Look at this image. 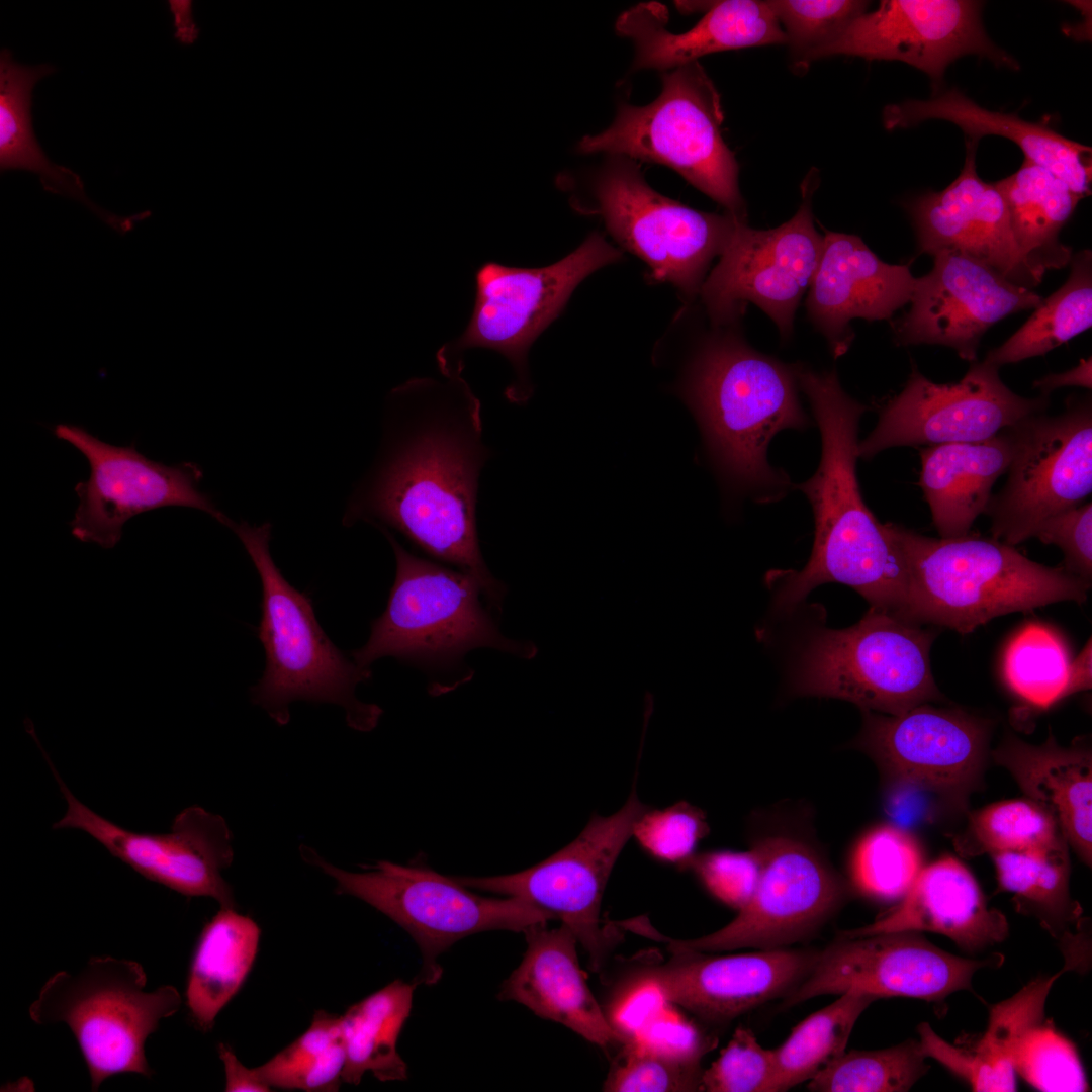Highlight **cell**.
<instances>
[{
  "label": "cell",
  "instance_id": "obj_52",
  "mask_svg": "<svg viewBox=\"0 0 1092 1092\" xmlns=\"http://www.w3.org/2000/svg\"><path fill=\"white\" fill-rule=\"evenodd\" d=\"M921 1050L966 1080L974 1091L1010 1092L1016 1090L1015 1070L1008 1060H983L975 1052L957 1048L939 1037L928 1023L918 1026Z\"/></svg>",
  "mask_w": 1092,
  "mask_h": 1092
},
{
  "label": "cell",
  "instance_id": "obj_25",
  "mask_svg": "<svg viewBox=\"0 0 1092 1092\" xmlns=\"http://www.w3.org/2000/svg\"><path fill=\"white\" fill-rule=\"evenodd\" d=\"M977 145L966 141L964 166L947 187L910 202L918 247L929 255L958 251L1020 286H1036L1043 275L1020 252L1002 194L995 183L983 181L977 173Z\"/></svg>",
  "mask_w": 1092,
  "mask_h": 1092
},
{
  "label": "cell",
  "instance_id": "obj_23",
  "mask_svg": "<svg viewBox=\"0 0 1092 1092\" xmlns=\"http://www.w3.org/2000/svg\"><path fill=\"white\" fill-rule=\"evenodd\" d=\"M931 256L932 269L915 280L909 311L893 326L899 345H942L972 363L990 327L1009 314L1035 309L1043 300L958 251Z\"/></svg>",
  "mask_w": 1092,
  "mask_h": 1092
},
{
  "label": "cell",
  "instance_id": "obj_20",
  "mask_svg": "<svg viewBox=\"0 0 1092 1092\" xmlns=\"http://www.w3.org/2000/svg\"><path fill=\"white\" fill-rule=\"evenodd\" d=\"M999 954L972 960L951 954L919 932H885L843 937L819 950L806 978L786 996L783 1007L826 994L858 991L876 996L942 1001L972 989L974 975L1000 963Z\"/></svg>",
  "mask_w": 1092,
  "mask_h": 1092
},
{
  "label": "cell",
  "instance_id": "obj_42",
  "mask_svg": "<svg viewBox=\"0 0 1092 1092\" xmlns=\"http://www.w3.org/2000/svg\"><path fill=\"white\" fill-rule=\"evenodd\" d=\"M917 839L895 825L871 828L856 841L849 859L853 887L881 901L901 899L923 868Z\"/></svg>",
  "mask_w": 1092,
  "mask_h": 1092
},
{
  "label": "cell",
  "instance_id": "obj_30",
  "mask_svg": "<svg viewBox=\"0 0 1092 1092\" xmlns=\"http://www.w3.org/2000/svg\"><path fill=\"white\" fill-rule=\"evenodd\" d=\"M929 119L952 122L967 140L999 135L1015 143L1024 159L1064 181L1081 199L1091 191V148L1072 141L1045 124L1026 121L1015 113L992 111L978 105L957 88L927 100L889 104L883 111L887 129L906 128Z\"/></svg>",
  "mask_w": 1092,
  "mask_h": 1092
},
{
  "label": "cell",
  "instance_id": "obj_53",
  "mask_svg": "<svg viewBox=\"0 0 1092 1092\" xmlns=\"http://www.w3.org/2000/svg\"><path fill=\"white\" fill-rule=\"evenodd\" d=\"M1044 544L1058 546L1064 554L1063 567L1091 582L1092 504L1065 510L1045 520L1034 534Z\"/></svg>",
  "mask_w": 1092,
  "mask_h": 1092
},
{
  "label": "cell",
  "instance_id": "obj_17",
  "mask_svg": "<svg viewBox=\"0 0 1092 1092\" xmlns=\"http://www.w3.org/2000/svg\"><path fill=\"white\" fill-rule=\"evenodd\" d=\"M53 432L80 451L90 467L88 479L74 487L79 505L70 527L79 541L111 549L129 519L169 506L200 510L230 528L234 524L200 490L203 473L195 463L166 465L147 458L133 443L115 446L76 425L58 424Z\"/></svg>",
  "mask_w": 1092,
  "mask_h": 1092
},
{
  "label": "cell",
  "instance_id": "obj_13",
  "mask_svg": "<svg viewBox=\"0 0 1092 1092\" xmlns=\"http://www.w3.org/2000/svg\"><path fill=\"white\" fill-rule=\"evenodd\" d=\"M648 808L634 782L618 811L593 816L573 841L539 863L508 875L455 879L469 889L519 898L560 920L599 971L617 942L614 925L601 920L603 895L635 822Z\"/></svg>",
  "mask_w": 1092,
  "mask_h": 1092
},
{
  "label": "cell",
  "instance_id": "obj_54",
  "mask_svg": "<svg viewBox=\"0 0 1092 1092\" xmlns=\"http://www.w3.org/2000/svg\"><path fill=\"white\" fill-rule=\"evenodd\" d=\"M217 1050L225 1071V1091L266 1092L271 1090L270 1087L259 1079L255 1068L249 1069L239 1061L229 1044L220 1042Z\"/></svg>",
  "mask_w": 1092,
  "mask_h": 1092
},
{
  "label": "cell",
  "instance_id": "obj_16",
  "mask_svg": "<svg viewBox=\"0 0 1092 1092\" xmlns=\"http://www.w3.org/2000/svg\"><path fill=\"white\" fill-rule=\"evenodd\" d=\"M814 176L803 186L795 215L771 230H755L741 219L700 292L715 324H727L756 304L777 325L781 337L793 332L794 315L819 264L823 237L813 223Z\"/></svg>",
  "mask_w": 1092,
  "mask_h": 1092
},
{
  "label": "cell",
  "instance_id": "obj_41",
  "mask_svg": "<svg viewBox=\"0 0 1092 1092\" xmlns=\"http://www.w3.org/2000/svg\"><path fill=\"white\" fill-rule=\"evenodd\" d=\"M1072 661L1062 636L1039 622H1030L1009 640L1003 654L1002 674L1021 700L1049 708L1064 699Z\"/></svg>",
  "mask_w": 1092,
  "mask_h": 1092
},
{
  "label": "cell",
  "instance_id": "obj_38",
  "mask_svg": "<svg viewBox=\"0 0 1092 1092\" xmlns=\"http://www.w3.org/2000/svg\"><path fill=\"white\" fill-rule=\"evenodd\" d=\"M1065 284L1035 308L1007 341L991 350L984 361L998 368L1042 356L1092 325V255H1072Z\"/></svg>",
  "mask_w": 1092,
  "mask_h": 1092
},
{
  "label": "cell",
  "instance_id": "obj_57",
  "mask_svg": "<svg viewBox=\"0 0 1092 1092\" xmlns=\"http://www.w3.org/2000/svg\"><path fill=\"white\" fill-rule=\"evenodd\" d=\"M171 9L175 14L178 31L176 36L184 42H192L197 35V30L191 21L189 1H170Z\"/></svg>",
  "mask_w": 1092,
  "mask_h": 1092
},
{
  "label": "cell",
  "instance_id": "obj_50",
  "mask_svg": "<svg viewBox=\"0 0 1092 1092\" xmlns=\"http://www.w3.org/2000/svg\"><path fill=\"white\" fill-rule=\"evenodd\" d=\"M1067 970L1065 966L1053 976L1037 977L1012 997L993 1005L987 1030L974 1051L985 1059L1011 1061V1051L1016 1041L1030 1027L1042 1021L1050 990Z\"/></svg>",
  "mask_w": 1092,
  "mask_h": 1092
},
{
  "label": "cell",
  "instance_id": "obj_37",
  "mask_svg": "<svg viewBox=\"0 0 1092 1092\" xmlns=\"http://www.w3.org/2000/svg\"><path fill=\"white\" fill-rule=\"evenodd\" d=\"M1000 887L1017 909L1037 918L1055 937L1066 938L1081 914L1069 890V844L1062 838L1041 848L991 855Z\"/></svg>",
  "mask_w": 1092,
  "mask_h": 1092
},
{
  "label": "cell",
  "instance_id": "obj_9",
  "mask_svg": "<svg viewBox=\"0 0 1092 1092\" xmlns=\"http://www.w3.org/2000/svg\"><path fill=\"white\" fill-rule=\"evenodd\" d=\"M934 639L933 629L871 607L856 624L814 635L801 655L795 692L886 715L942 702L930 664Z\"/></svg>",
  "mask_w": 1092,
  "mask_h": 1092
},
{
  "label": "cell",
  "instance_id": "obj_32",
  "mask_svg": "<svg viewBox=\"0 0 1092 1092\" xmlns=\"http://www.w3.org/2000/svg\"><path fill=\"white\" fill-rule=\"evenodd\" d=\"M1014 447L1009 427L983 441L920 450L919 486L940 538L970 532L977 517L986 512L995 482L1007 472Z\"/></svg>",
  "mask_w": 1092,
  "mask_h": 1092
},
{
  "label": "cell",
  "instance_id": "obj_24",
  "mask_svg": "<svg viewBox=\"0 0 1092 1092\" xmlns=\"http://www.w3.org/2000/svg\"><path fill=\"white\" fill-rule=\"evenodd\" d=\"M635 976V986L656 993L702 1020L725 1023L786 996L813 968L819 950L776 949L714 956L671 951Z\"/></svg>",
  "mask_w": 1092,
  "mask_h": 1092
},
{
  "label": "cell",
  "instance_id": "obj_39",
  "mask_svg": "<svg viewBox=\"0 0 1092 1092\" xmlns=\"http://www.w3.org/2000/svg\"><path fill=\"white\" fill-rule=\"evenodd\" d=\"M878 999L868 993L847 991L797 1024L787 1039L774 1050L778 1092L811 1080L841 1056L855 1022Z\"/></svg>",
  "mask_w": 1092,
  "mask_h": 1092
},
{
  "label": "cell",
  "instance_id": "obj_14",
  "mask_svg": "<svg viewBox=\"0 0 1092 1092\" xmlns=\"http://www.w3.org/2000/svg\"><path fill=\"white\" fill-rule=\"evenodd\" d=\"M1011 429L1015 447L1008 477L985 513L992 537L1015 546L1091 493V396L1070 397L1059 415L1033 414Z\"/></svg>",
  "mask_w": 1092,
  "mask_h": 1092
},
{
  "label": "cell",
  "instance_id": "obj_22",
  "mask_svg": "<svg viewBox=\"0 0 1092 1092\" xmlns=\"http://www.w3.org/2000/svg\"><path fill=\"white\" fill-rule=\"evenodd\" d=\"M981 9V2L969 0H884L813 52L808 64L836 55L900 61L927 74L936 86L948 65L966 55L1017 70L1016 60L987 35Z\"/></svg>",
  "mask_w": 1092,
  "mask_h": 1092
},
{
  "label": "cell",
  "instance_id": "obj_48",
  "mask_svg": "<svg viewBox=\"0 0 1092 1092\" xmlns=\"http://www.w3.org/2000/svg\"><path fill=\"white\" fill-rule=\"evenodd\" d=\"M700 1091L778 1092L774 1050L761 1046L750 1029L736 1028L718 1059L703 1070Z\"/></svg>",
  "mask_w": 1092,
  "mask_h": 1092
},
{
  "label": "cell",
  "instance_id": "obj_19",
  "mask_svg": "<svg viewBox=\"0 0 1092 1092\" xmlns=\"http://www.w3.org/2000/svg\"><path fill=\"white\" fill-rule=\"evenodd\" d=\"M852 745L886 779L921 787L965 811L988 757L992 721L959 708L925 703L900 715L862 711Z\"/></svg>",
  "mask_w": 1092,
  "mask_h": 1092
},
{
  "label": "cell",
  "instance_id": "obj_47",
  "mask_svg": "<svg viewBox=\"0 0 1092 1092\" xmlns=\"http://www.w3.org/2000/svg\"><path fill=\"white\" fill-rule=\"evenodd\" d=\"M779 20L793 60L808 67V58L839 35L869 3L857 0H771L767 1Z\"/></svg>",
  "mask_w": 1092,
  "mask_h": 1092
},
{
  "label": "cell",
  "instance_id": "obj_15",
  "mask_svg": "<svg viewBox=\"0 0 1092 1092\" xmlns=\"http://www.w3.org/2000/svg\"><path fill=\"white\" fill-rule=\"evenodd\" d=\"M613 158L595 187L607 229L649 265L654 280L694 296L712 259L721 255L745 217L702 212L669 199L649 187L631 159Z\"/></svg>",
  "mask_w": 1092,
  "mask_h": 1092
},
{
  "label": "cell",
  "instance_id": "obj_2",
  "mask_svg": "<svg viewBox=\"0 0 1092 1092\" xmlns=\"http://www.w3.org/2000/svg\"><path fill=\"white\" fill-rule=\"evenodd\" d=\"M821 433L822 451L814 475L797 487L809 499L815 540L805 567L787 575L777 597L789 609L818 585L852 587L871 607L907 619L909 576L903 555L867 507L856 477L857 433L867 406L840 386L834 371L797 369Z\"/></svg>",
  "mask_w": 1092,
  "mask_h": 1092
},
{
  "label": "cell",
  "instance_id": "obj_5",
  "mask_svg": "<svg viewBox=\"0 0 1092 1092\" xmlns=\"http://www.w3.org/2000/svg\"><path fill=\"white\" fill-rule=\"evenodd\" d=\"M231 529L262 585L257 634L265 651V669L250 689L252 702L279 725L289 722V705L294 701L332 703L343 708L349 727L372 730L382 709L361 702L355 694L360 682L371 678V668L359 666L331 641L318 624L311 599L285 579L270 554L271 525L243 521Z\"/></svg>",
  "mask_w": 1092,
  "mask_h": 1092
},
{
  "label": "cell",
  "instance_id": "obj_7",
  "mask_svg": "<svg viewBox=\"0 0 1092 1092\" xmlns=\"http://www.w3.org/2000/svg\"><path fill=\"white\" fill-rule=\"evenodd\" d=\"M147 974L133 960L98 956L77 974L60 971L40 988L28 1008L40 1025L64 1023L86 1062L92 1090L109 1077H151L145 1043L160 1022L174 1015L182 998L171 985L147 991Z\"/></svg>",
  "mask_w": 1092,
  "mask_h": 1092
},
{
  "label": "cell",
  "instance_id": "obj_40",
  "mask_svg": "<svg viewBox=\"0 0 1092 1092\" xmlns=\"http://www.w3.org/2000/svg\"><path fill=\"white\" fill-rule=\"evenodd\" d=\"M345 1063L341 1016L317 1010L303 1034L255 1071L270 1088L331 1092L343 1082Z\"/></svg>",
  "mask_w": 1092,
  "mask_h": 1092
},
{
  "label": "cell",
  "instance_id": "obj_31",
  "mask_svg": "<svg viewBox=\"0 0 1092 1092\" xmlns=\"http://www.w3.org/2000/svg\"><path fill=\"white\" fill-rule=\"evenodd\" d=\"M1026 798L1058 824L1069 845L1088 866L1092 857V755L1081 744L1064 747L1050 733L1040 745L1005 735L992 751Z\"/></svg>",
  "mask_w": 1092,
  "mask_h": 1092
},
{
  "label": "cell",
  "instance_id": "obj_12",
  "mask_svg": "<svg viewBox=\"0 0 1092 1092\" xmlns=\"http://www.w3.org/2000/svg\"><path fill=\"white\" fill-rule=\"evenodd\" d=\"M751 847L760 863L757 884L727 925L695 939L677 940L640 916L629 921V931L664 942L670 952L776 949L810 937L842 905L845 884L808 837L774 830L756 836Z\"/></svg>",
  "mask_w": 1092,
  "mask_h": 1092
},
{
  "label": "cell",
  "instance_id": "obj_43",
  "mask_svg": "<svg viewBox=\"0 0 1092 1092\" xmlns=\"http://www.w3.org/2000/svg\"><path fill=\"white\" fill-rule=\"evenodd\" d=\"M707 1045L699 1042L679 1049H663L648 1040L628 1036L612 1064L603 1090L607 1092L700 1091L701 1058Z\"/></svg>",
  "mask_w": 1092,
  "mask_h": 1092
},
{
  "label": "cell",
  "instance_id": "obj_6",
  "mask_svg": "<svg viewBox=\"0 0 1092 1092\" xmlns=\"http://www.w3.org/2000/svg\"><path fill=\"white\" fill-rule=\"evenodd\" d=\"M396 563L384 612L371 623L366 643L351 652L361 667L394 657L436 671H450L477 648H491L531 660L530 640L505 636L493 619L481 584L471 575L406 550L392 532L381 530ZM488 605V603H487Z\"/></svg>",
  "mask_w": 1092,
  "mask_h": 1092
},
{
  "label": "cell",
  "instance_id": "obj_10",
  "mask_svg": "<svg viewBox=\"0 0 1092 1092\" xmlns=\"http://www.w3.org/2000/svg\"><path fill=\"white\" fill-rule=\"evenodd\" d=\"M300 854L334 879L338 894L366 902L414 938L423 959L418 984L437 983L442 974L439 956L464 937L489 930L524 933L554 920L519 898L478 895L455 877L428 868L378 861L371 871L356 873L335 867L304 845Z\"/></svg>",
  "mask_w": 1092,
  "mask_h": 1092
},
{
  "label": "cell",
  "instance_id": "obj_45",
  "mask_svg": "<svg viewBox=\"0 0 1092 1092\" xmlns=\"http://www.w3.org/2000/svg\"><path fill=\"white\" fill-rule=\"evenodd\" d=\"M1062 838L1055 820L1024 798L996 802L972 813L966 834L956 845L965 854L992 855L1041 848Z\"/></svg>",
  "mask_w": 1092,
  "mask_h": 1092
},
{
  "label": "cell",
  "instance_id": "obj_46",
  "mask_svg": "<svg viewBox=\"0 0 1092 1092\" xmlns=\"http://www.w3.org/2000/svg\"><path fill=\"white\" fill-rule=\"evenodd\" d=\"M1010 1057L1015 1072L1040 1091L1088 1090L1074 1045L1048 1022L1041 1021L1025 1031L1014 1044Z\"/></svg>",
  "mask_w": 1092,
  "mask_h": 1092
},
{
  "label": "cell",
  "instance_id": "obj_36",
  "mask_svg": "<svg viewBox=\"0 0 1092 1092\" xmlns=\"http://www.w3.org/2000/svg\"><path fill=\"white\" fill-rule=\"evenodd\" d=\"M415 981L395 980L348 1008L341 1016L346 1049L342 1080L360 1083L366 1073L382 1082L403 1081L407 1066L397 1052V1040L410 1016Z\"/></svg>",
  "mask_w": 1092,
  "mask_h": 1092
},
{
  "label": "cell",
  "instance_id": "obj_51",
  "mask_svg": "<svg viewBox=\"0 0 1092 1092\" xmlns=\"http://www.w3.org/2000/svg\"><path fill=\"white\" fill-rule=\"evenodd\" d=\"M694 872L717 900L736 910L750 899L760 872L759 858L748 851L715 850L695 853L684 866Z\"/></svg>",
  "mask_w": 1092,
  "mask_h": 1092
},
{
  "label": "cell",
  "instance_id": "obj_56",
  "mask_svg": "<svg viewBox=\"0 0 1092 1092\" xmlns=\"http://www.w3.org/2000/svg\"><path fill=\"white\" fill-rule=\"evenodd\" d=\"M1091 639L1087 641L1081 652L1072 658L1068 677L1064 690V698L1077 692L1091 689L1092 686V653Z\"/></svg>",
  "mask_w": 1092,
  "mask_h": 1092
},
{
  "label": "cell",
  "instance_id": "obj_26",
  "mask_svg": "<svg viewBox=\"0 0 1092 1092\" xmlns=\"http://www.w3.org/2000/svg\"><path fill=\"white\" fill-rule=\"evenodd\" d=\"M915 280L909 265L882 261L859 237L826 231L807 311L838 357L853 339L849 322L891 317L910 301Z\"/></svg>",
  "mask_w": 1092,
  "mask_h": 1092
},
{
  "label": "cell",
  "instance_id": "obj_3",
  "mask_svg": "<svg viewBox=\"0 0 1092 1092\" xmlns=\"http://www.w3.org/2000/svg\"><path fill=\"white\" fill-rule=\"evenodd\" d=\"M909 576L907 619L969 634L990 620L1050 604L1087 600L1091 582L1037 563L993 537L932 538L885 524Z\"/></svg>",
  "mask_w": 1092,
  "mask_h": 1092
},
{
  "label": "cell",
  "instance_id": "obj_21",
  "mask_svg": "<svg viewBox=\"0 0 1092 1092\" xmlns=\"http://www.w3.org/2000/svg\"><path fill=\"white\" fill-rule=\"evenodd\" d=\"M42 753L67 802L54 829H81L146 879L187 897L213 898L220 908H236L233 889L221 874L234 858L232 833L221 816L194 805L175 817L169 833L124 829L81 803Z\"/></svg>",
  "mask_w": 1092,
  "mask_h": 1092
},
{
  "label": "cell",
  "instance_id": "obj_49",
  "mask_svg": "<svg viewBox=\"0 0 1092 1092\" xmlns=\"http://www.w3.org/2000/svg\"><path fill=\"white\" fill-rule=\"evenodd\" d=\"M708 832L703 810L680 801L664 809H646L635 822L632 837L653 858L682 868Z\"/></svg>",
  "mask_w": 1092,
  "mask_h": 1092
},
{
  "label": "cell",
  "instance_id": "obj_34",
  "mask_svg": "<svg viewBox=\"0 0 1092 1092\" xmlns=\"http://www.w3.org/2000/svg\"><path fill=\"white\" fill-rule=\"evenodd\" d=\"M260 928L235 909L220 910L205 924L191 962L186 1003L194 1024L212 1029L218 1013L244 984L255 962Z\"/></svg>",
  "mask_w": 1092,
  "mask_h": 1092
},
{
  "label": "cell",
  "instance_id": "obj_11",
  "mask_svg": "<svg viewBox=\"0 0 1092 1092\" xmlns=\"http://www.w3.org/2000/svg\"><path fill=\"white\" fill-rule=\"evenodd\" d=\"M621 256L595 233L572 253L545 267L484 263L475 273L474 305L465 330L436 353L440 373L463 371L466 351L490 349L503 355L515 373L506 398L512 403L527 401L532 394L530 347L562 312L576 286Z\"/></svg>",
  "mask_w": 1092,
  "mask_h": 1092
},
{
  "label": "cell",
  "instance_id": "obj_55",
  "mask_svg": "<svg viewBox=\"0 0 1092 1092\" xmlns=\"http://www.w3.org/2000/svg\"><path fill=\"white\" fill-rule=\"evenodd\" d=\"M1065 386H1079L1091 389L1092 387V362L1091 357L1082 359L1079 364L1067 371L1051 373L1033 382L1042 395Z\"/></svg>",
  "mask_w": 1092,
  "mask_h": 1092
},
{
  "label": "cell",
  "instance_id": "obj_35",
  "mask_svg": "<svg viewBox=\"0 0 1092 1092\" xmlns=\"http://www.w3.org/2000/svg\"><path fill=\"white\" fill-rule=\"evenodd\" d=\"M1006 203L1015 242L1042 275L1066 266L1072 257L1059 233L1081 198L1043 167L1026 159L1013 174L995 183Z\"/></svg>",
  "mask_w": 1092,
  "mask_h": 1092
},
{
  "label": "cell",
  "instance_id": "obj_8",
  "mask_svg": "<svg viewBox=\"0 0 1092 1092\" xmlns=\"http://www.w3.org/2000/svg\"><path fill=\"white\" fill-rule=\"evenodd\" d=\"M723 117L719 92L695 61L662 75L661 93L651 103L622 104L614 122L582 138L577 150L668 166L728 212L745 217L738 164L721 134Z\"/></svg>",
  "mask_w": 1092,
  "mask_h": 1092
},
{
  "label": "cell",
  "instance_id": "obj_33",
  "mask_svg": "<svg viewBox=\"0 0 1092 1092\" xmlns=\"http://www.w3.org/2000/svg\"><path fill=\"white\" fill-rule=\"evenodd\" d=\"M55 71L50 64L21 65L13 60L8 49L1 50L0 169L2 172L25 170L34 173L46 191L79 201L103 222L124 234L135 221L150 216V212L120 216L96 205L86 195L79 175L50 161L37 143L31 123L32 89L40 79Z\"/></svg>",
  "mask_w": 1092,
  "mask_h": 1092
},
{
  "label": "cell",
  "instance_id": "obj_4",
  "mask_svg": "<svg viewBox=\"0 0 1092 1092\" xmlns=\"http://www.w3.org/2000/svg\"><path fill=\"white\" fill-rule=\"evenodd\" d=\"M797 367L761 354L734 336L710 341L685 386L722 472L739 486L774 493L788 478L767 463V446L784 429L806 427Z\"/></svg>",
  "mask_w": 1092,
  "mask_h": 1092
},
{
  "label": "cell",
  "instance_id": "obj_18",
  "mask_svg": "<svg viewBox=\"0 0 1092 1092\" xmlns=\"http://www.w3.org/2000/svg\"><path fill=\"white\" fill-rule=\"evenodd\" d=\"M1049 396L1023 397L1007 387L999 368L972 362L953 383H935L916 368L902 391L880 412L874 430L857 446L870 459L898 446H937L992 438L1022 419L1045 412Z\"/></svg>",
  "mask_w": 1092,
  "mask_h": 1092
},
{
  "label": "cell",
  "instance_id": "obj_27",
  "mask_svg": "<svg viewBox=\"0 0 1092 1092\" xmlns=\"http://www.w3.org/2000/svg\"><path fill=\"white\" fill-rule=\"evenodd\" d=\"M524 934L523 960L503 982L498 999L518 1002L606 1052L622 1045L629 1035L610 1022L589 989L572 931L540 924Z\"/></svg>",
  "mask_w": 1092,
  "mask_h": 1092
},
{
  "label": "cell",
  "instance_id": "obj_44",
  "mask_svg": "<svg viewBox=\"0 0 1092 1092\" xmlns=\"http://www.w3.org/2000/svg\"><path fill=\"white\" fill-rule=\"evenodd\" d=\"M919 1041L876 1051L843 1053L807 1085L815 1092H904L927 1072Z\"/></svg>",
  "mask_w": 1092,
  "mask_h": 1092
},
{
  "label": "cell",
  "instance_id": "obj_29",
  "mask_svg": "<svg viewBox=\"0 0 1092 1092\" xmlns=\"http://www.w3.org/2000/svg\"><path fill=\"white\" fill-rule=\"evenodd\" d=\"M902 931L938 933L976 952L1002 942L1008 935V922L1003 913L988 907L972 873L953 856L945 855L922 868L892 910L841 936Z\"/></svg>",
  "mask_w": 1092,
  "mask_h": 1092
},
{
  "label": "cell",
  "instance_id": "obj_28",
  "mask_svg": "<svg viewBox=\"0 0 1092 1092\" xmlns=\"http://www.w3.org/2000/svg\"><path fill=\"white\" fill-rule=\"evenodd\" d=\"M707 7L704 17L681 33L666 28L668 10L658 2L623 12L616 30L635 44L633 69H674L712 53L786 43L767 1L727 0Z\"/></svg>",
  "mask_w": 1092,
  "mask_h": 1092
},
{
  "label": "cell",
  "instance_id": "obj_1",
  "mask_svg": "<svg viewBox=\"0 0 1092 1092\" xmlns=\"http://www.w3.org/2000/svg\"><path fill=\"white\" fill-rule=\"evenodd\" d=\"M463 371L416 377L387 394L380 445L343 523L396 531L427 555L473 576L500 611L507 589L481 553L476 507L484 443L481 402Z\"/></svg>",
  "mask_w": 1092,
  "mask_h": 1092
}]
</instances>
